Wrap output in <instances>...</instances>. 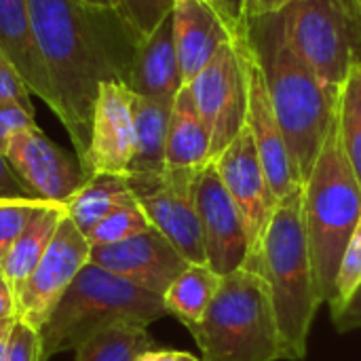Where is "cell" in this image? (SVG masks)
I'll use <instances>...</instances> for the list:
<instances>
[{"instance_id": "obj_36", "label": "cell", "mask_w": 361, "mask_h": 361, "mask_svg": "<svg viewBox=\"0 0 361 361\" xmlns=\"http://www.w3.org/2000/svg\"><path fill=\"white\" fill-rule=\"evenodd\" d=\"M292 0H241V13L245 21H258L281 13Z\"/></svg>"}, {"instance_id": "obj_29", "label": "cell", "mask_w": 361, "mask_h": 361, "mask_svg": "<svg viewBox=\"0 0 361 361\" xmlns=\"http://www.w3.org/2000/svg\"><path fill=\"white\" fill-rule=\"evenodd\" d=\"M51 201L40 199H0V262L6 258L8 250L17 237L27 226L30 218Z\"/></svg>"}, {"instance_id": "obj_41", "label": "cell", "mask_w": 361, "mask_h": 361, "mask_svg": "<svg viewBox=\"0 0 361 361\" xmlns=\"http://www.w3.org/2000/svg\"><path fill=\"white\" fill-rule=\"evenodd\" d=\"M80 2L91 8H99V11H116L118 8V0H80Z\"/></svg>"}, {"instance_id": "obj_34", "label": "cell", "mask_w": 361, "mask_h": 361, "mask_svg": "<svg viewBox=\"0 0 361 361\" xmlns=\"http://www.w3.org/2000/svg\"><path fill=\"white\" fill-rule=\"evenodd\" d=\"M332 319L341 332H351L361 328V283L353 290V294L336 309L332 311Z\"/></svg>"}, {"instance_id": "obj_21", "label": "cell", "mask_w": 361, "mask_h": 361, "mask_svg": "<svg viewBox=\"0 0 361 361\" xmlns=\"http://www.w3.org/2000/svg\"><path fill=\"white\" fill-rule=\"evenodd\" d=\"M66 216V205L61 203H44L27 222L23 233L17 237L6 258L2 260L4 279L15 294V302L25 281L38 267L47 247L51 245L61 218Z\"/></svg>"}, {"instance_id": "obj_22", "label": "cell", "mask_w": 361, "mask_h": 361, "mask_svg": "<svg viewBox=\"0 0 361 361\" xmlns=\"http://www.w3.org/2000/svg\"><path fill=\"white\" fill-rule=\"evenodd\" d=\"M171 106L173 104L169 102H159L133 93L131 110H133L135 142H133L129 173H161L167 169L165 148H167Z\"/></svg>"}, {"instance_id": "obj_43", "label": "cell", "mask_w": 361, "mask_h": 361, "mask_svg": "<svg viewBox=\"0 0 361 361\" xmlns=\"http://www.w3.org/2000/svg\"><path fill=\"white\" fill-rule=\"evenodd\" d=\"M0 279H4V271H2V262H0Z\"/></svg>"}, {"instance_id": "obj_24", "label": "cell", "mask_w": 361, "mask_h": 361, "mask_svg": "<svg viewBox=\"0 0 361 361\" xmlns=\"http://www.w3.org/2000/svg\"><path fill=\"white\" fill-rule=\"evenodd\" d=\"M220 283L222 277L216 275L207 264H188L186 271L163 294L167 315H173L188 332L195 330L203 322Z\"/></svg>"}, {"instance_id": "obj_42", "label": "cell", "mask_w": 361, "mask_h": 361, "mask_svg": "<svg viewBox=\"0 0 361 361\" xmlns=\"http://www.w3.org/2000/svg\"><path fill=\"white\" fill-rule=\"evenodd\" d=\"M180 361H203V360H199V357H195V355H190V353L180 351Z\"/></svg>"}, {"instance_id": "obj_19", "label": "cell", "mask_w": 361, "mask_h": 361, "mask_svg": "<svg viewBox=\"0 0 361 361\" xmlns=\"http://www.w3.org/2000/svg\"><path fill=\"white\" fill-rule=\"evenodd\" d=\"M0 49L19 70L27 89L59 118V97L32 32L27 0H0Z\"/></svg>"}, {"instance_id": "obj_31", "label": "cell", "mask_w": 361, "mask_h": 361, "mask_svg": "<svg viewBox=\"0 0 361 361\" xmlns=\"http://www.w3.org/2000/svg\"><path fill=\"white\" fill-rule=\"evenodd\" d=\"M36 127L34 112L25 110L21 104L11 102V99H0V152L4 154L11 140L25 131Z\"/></svg>"}, {"instance_id": "obj_23", "label": "cell", "mask_w": 361, "mask_h": 361, "mask_svg": "<svg viewBox=\"0 0 361 361\" xmlns=\"http://www.w3.org/2000/svg\"><path fill=\"white\" fill-rule=\"evenodd\" d=\"M135 197L129 188L127 176L118 173H95L66 203V216L87 237L106 216L114 209L133 203Z\"/></svg>"}, {"instance_id": "obj_14", "label": "cell", "mask_w": 361, "mask_h": 361, "mask_svg": "<svg viewBox=\"0 0 361 361\" xmlns=\"http://www.w3.org/2000/svg\"><path fill=\"white\" fill-rule=\"evenodd\" d=\"M239 40H241L245 68H247V127L252 131V137H254L260 163L264 167V173L271 182V188L275 197L281 201L300 184L294 178L290 152H288L281 127L277 123V116L269 97L267 78H264L256 47L250 38L247 21L241 30Z\"/></svg>"}, {"instance_id": "obj_39", "label": "cell", "mask_w": 361, "mask_h": 361, "mask_svg": "<svg viewBox=\"0 0 361 361\" xmlns=\"http://www.w3.org/2000/svg\"><path fill=\"white\" fill-rule=\"evenodd\" d=\"M17 319L11 322H0V361H8V343H11V332Z\"/></svg>"}, {"instance_id": "obj_7", "label": "cell", "mask_w": 361, "mask_h": 361, "mask_svg": "<svg viewBox=\"0 0 361 361\" xmlns=\"http://www.w3.org/2000/svg\"><path fill=\"white\" fill-rule=\"evenodd\" d=\"M281 21L294 51L326 85L341 89L361 66L357 0H292Z\"/></svg>"}, {"instance_id": "obj_1", "label": "cell", "mask_w": 361, "mask_h": 361, "mask_svg": "<svg viewBox=\"0 0 361 361\" xmlns=\"http://www.w3.org/2000/svg\"><path fill=\"white\" fill-rule=\"evenodd\" d=\"M27 8L40 57L59 97V121L85 165L99 82L123 80L106 34L118 11L91 8L80 0H27Z\"/></svg>"}, {"instance_id": "obj_37", "label": "cell", "mask_w": 361, "mask_h": 361, "mask_svg": "<svg viewBox=\"0 0 361 361\" xmlns=\"http://www.w3.org/2000/svg\"><path fill=\"white\" fill-rule=\"evenodd\" d=\"M17 319V302L6 279H0V322Z\"/></svg>"}, {"instance_id": "obj_12", "label": "cell", "mask_w": 361, "mask_h": 361, "mask_svg": "<svg viewBox=\"0 0 361 361\" xmlns=\"http://www.w3.org/2000/svg\"><path fill=\"white\" fill-rule=\"evenodd\" d=\"M195 203L207 267L220 277L243 269L250 252L245 228L214 161L195 176Z\"/></svg>"}, {"instance_id": "obj_4", "label": "cell", "mask_w": 361, "mask_h": 361, "mask_svg": "<svg viewBox=\"0 0 361 361\" xmlns=\"http://www.w3.org/2000/svg\"><path fill=\"white\" fill-rule=\"evenodd\" d=\"M302 205L317 288L330 307L343 254L361 218V186L345 154L338 118H334L313 171L302 184Z\"/></svg>"}, {"instance_id": "obj_33", "label": "cell", "mask_w": 361, "mask_h": 361, "mask_svg": "<svg viewBox=\"0 0 361 361\" xmlns=\"http://www.w3.org/2000/svg\"><path fill=\"white\" fill-rule=\"evenodd\" d=\"M0 99H11L21 104L25 110L34 112L32 99H30V89L19 74V70L13 66V61L4 55L0 49Z\"/></svg>"}, {"instance_id": "obj_5", "label": "cell", "mask_w": 361, "mask_h": 361, "mask_svg": "<svg viewBox=\"0 0 361 361\" xmlns=\"http://www.w3.org/2000/svg\"><path fill=\"white\" fill-rule=\"evenodd\" d=\"M167 315L163 296L95 264H85L40 330L42 357L74 351L99 330L118 324L144 326Z\"/></svg>"}, {"instance_id": "obj_10", "label": "cell", "mask_w": 361, "mask_h": 361, "mask_svg": "<svg viewBox=\"0 0 361 361\" xmlns=\"http://www.w3.org/2000/svg\"><path fill=\"white\" fill-rule=\"evenodd\" d=\"M214 163L241 216L250 247L245 264H250L260 252L262 239L277 212L279 199L271 188L247 125Z\"/></svg>"}, {"instance_id": "obj_32", "label": "cell", "mask_w": 361, "mask_h": 361, "mask_svg": "<svg viewBox=\"0 0 361 361\" xmlns=\"http://www.w3.org/2000/svg\"><path fill=\"white\" fill-rule=\"evenodd\" d=\"M8 361H44L40 332L21 324L19 319L13 326L8 343Z\"/></svg>"}, {"instance_id": "obj_2", "label": "cell", "mask_w": 361, "mask_h": 361, "mask_svg": "<svg viewBox=\"0 0 361 361\" xmlns=\"http://www.w3.org/2000/svg\"><path fill=\"white\" fill-rule=\"evenodd\" d=\"M252 23H258V36L250 30V38L267 78L269 97L290 152L294 178L302 186L336 118L341 89L326 85L300 59L286 36L281 13Z\"/></svg>"}, {"instance_id": "obj_3", "label": "cell", "mask_w": 361, "mask_h": 361, "mask_svg": "<svg viewBox=\"0 0 361 361\" xmlns=\"http://www.w3.org/2000/svg\"><path fill=\"white\" fill-rule=\"evenodd\" d=\"M243 269L264 277L271 288L286 360H305L311 326L324 300L309 252L302 186L279 201L258 256Z\"/></svg>"}, {"instance_id": "obj_16", "label": "cell", "mask_w": 361, "mask_h": 361, "mask_svg": "<svg viewBox=\"0 0 361 361\" xmlns=\"http://www.w3.org/2000/svg\"><path fill=\"white\" fill-rule=\"evenodd\" d=\"M133 91L118 78L99 82L93 108L89 152L85 159L87 178L95 173L127 176L133 157Z\"/></svg>"}, {"instance_id": "obj_11", "label": "cell", "mask_w": 361, "mask_h": 361, "mask_svg": "<svg viewBox=\"0 0 361 361\" xmlns=\"http://www.w3.org/2000/svg\"><path fill=\"white\" fill-rule=\"evenodd\" d=\"M89 254L91 243L74 222L63 216L51 245L17 296V319L40 332L70 283L82 267L89 264Z\"/></svg>"}, {"instance_id": "obj_13", "label": "cell", "mask_w": 361, "mask_h": 361, "mask_svg": "<svg viewBox=\"0 0 361 361\" xmlns=\"http://www.w3.org/2000/svg\"><path fill=\"white\" fill-rule=\"evenodd\" d=\"M4 157L25 188L42 201L66 205L87 180L78 157L59 148L38 125L17 133Z\"/></svg>"}, {"instance_id": "obj_8", "label": "cell", "mask_w": 361, "mask_h": 361, "mask_svg": "<svg viewBox=\"0 0 361 361\" xmlns=\"http://www.w3.org/2000/svg\"><path fill=\"white\" fill-rule=\"evenodd\" d=\"M199 169H165L161 173H127L129 188L157 228L188 264H207L195 203Z\"/></svg>"}, {"instance_id": "obj_28", "label": "cell", "mask_w": 361, "mask_h": 361, "mask_svg": "<svg viewBox=\"0 0 361 361\" xmlns=\"http://www.w3.org/2000/svg\"><path fill=\"white\" fill-rule=\"evenodd\" d=\"M176 0H118V15L135 34V38L150 36L159 23L171 15Z\"/></svg>"}, {"instance_id": "obj_40", "label": "cell", "mask_w": 361, "mask_h": 361, "mask_svg": "<svg viewBox=\"0 0 361 361\" xmlns=\"http://www.w3.org/2000/svg\"><path fill=\"white\" fill-rule=\"evenodd\" d=\"M137 361H180V351H148Z\"/></svg>"}, {"instance_id": "obj_26", "label": "cell", "mask_w": 361, "mask_h": 361, "mask_svg": "<svg viewBox=\"0 0 361 361\" xmlns=\"http://www.w3.org/2000/svg\"><path fill=\"white\" fill-rule=\"evenodd\" d=\"M336 118L345 154L361 186V66L351 70L341 87Z\"/></svg>"}, {"instance_id": "obj_17", "label": "cell", "mask_w": 361, "mask_h": 361, "mask_svg": "<svg viewBox=\"0 0 361 361\" xmlns=\"http://www.w3.org/2000/svg\"><path fill=\"white\" fill-rule=\"evenodd\" d=\"M171 17L184 85H190L220 47L235 40L245 23L231 21L214 0H176Z\"/></svg>"}, {"instance_id": "obj_15", "label": "cell", "mask_w": 361, "mask_h": 361, "mask_svg": "<svg viewBox=\"0 0 361 361\" xmlns=\"http://www.w3.org/2000/svg\"><path fill=\"white\" fill-rule=\"evenodd\" d=\"M89 262L159 296L188 267L184 256L152 226L121 243L91 245Z\"/></svg>"}, {"instance_id": "obj_38", "label": "cell", "mask_w": 361, "mask_h": 361, "mask_svg": "<svg viewBox=\"0 0 361 361\" xmlns=\"http://www.w3.org/2000/svg\"><path fill=\"white\" fill-rule=\"evenodd\" d=\"M218 6H220V11L231 19V21H235V23H243L245 19H243V13H241V0H214Z\"/></svg>"}, {"instance_id": "obj_35", "label": "cell", "mask_w": 361, "mask_h": 361, "mask_svg": "<svg viewBox=\"0 0 361 361\" xmlns=\"http://www.w3.org/2000/svg\"><path fill=\"white\" fill-rule=\"evenodd\" d=\"M0 199H36L25 184L17 178L6 157L0 152ZM42 201V199H40Z\"/></svg>"}, {"instance_id": "obj_27", "label": "cell", "mask_w": 361, "mask_h": 361, "mask_svg": "<svg viewBox=\"0 0 361 361\" xmlns=\"http://www.w3.org/2000/svg\"><path fill=\"white\" fill-rule=\"evenodd\" d=\"M150 228V222L144 214V209L140 207L137 201L123 205L118 209H114L110 216H106L89 235L87 241L91 245H112V243H121L127 241L144 231Z\"/></svg>"}, {"instance_id": "obj_20", "label": "cell", "mask_w": 361, "mask_h": 361, "mask_svg": "<svg viewBox=\"0 0 361 361\" xmlns=\"http://www.w3.org/2000/svg\"><path fill=\"white\" fill-rule=\"evenodd\" d=\"M212 163L209 131L197 110L190 87L184 85L171 106L165 165L169 169H201Z\"/></svg>"}, {"instance_id": "obj_6", "label": "cell", "mask_w": 361, "mask_h": 361, "mask_svg": "<svg viewBox=\"0 0 361 361\" xmlns=\"http://www.w3.org/2000/svg\"><path fill=\"white\" fill-rule=\"evenodd\" d=\"M190 334L203 361L286 360L271 288L247 269L222 277L203 322Z\"/></svg>"}, {"instance_id": "obj_44", "label": "cell", "mask_w": 361, "mask_h": 361, "mask_svg": "<svg viewBox=\"0 0 361 361\" xmlns=\"http://www.w3.org/2000/svg\"><path fill=\"white\" fill-rule=\"evenodd\" d=\"M357 4H360V8H361V0H357Z\"/></svg>"}, {"instance_id": "obj_9", "label": "cell", "mask_w": 361, "mask_h": 361, "mask_svg": "<svg viewBox=\"0 0 361 361\" xmlns=\"http://www.w3.org/2000/svg\"><path fill=\"white\" fill-rule=\"evenodd\" d=\"M241 30L233 42L220 47L188 85L209 131L212 161H216L247 125V68L239 40Z\"/></svg>"}, {"instance_id": "obj_25", "label": "cell", "mask_w": 361, "mask_h": 361, "mask_svg": "<svg viewBox=\"0 0 361 361\" xmlns=\"http://www.w3.org/2000/svg\"><path fill=\"white\" fill-rule=\"evenodd\" d=\"M144 326L118 324L95 332L74 349V361H137L154 347Z\"/></svg>"}, {"instance_id": "obj_18", "label": "cell", "mask_w": 361, "mask_h": 361, "mask_svg": "<svg viewBox=\"0 0 361 361\" xmlns=\"http://www.w3.org/2000/svg\"><path fill=\"white\" fill-rule=\"evenodd\" d=\"M125 85L135 95L173 104L178 91L184 87V80L173 40L171 15H167L150 36L135 42Z\"/></svg>"}, {"instance_id": "obj_30", "label": "cell", "mask_w": 361, "mask_h": 361, "mask_svg": "<svg viewBox=\"0 0 361 361\" xmlns=\"http://www.w3.org/2000/svg\"><path fill=\"white\" fill-rule=\"evenodd\" d=\"M361 283V218L349 239V245L343 254L341 269L336 275V294L330 305V311H336Z\"/></svg>"}]
</instances>
